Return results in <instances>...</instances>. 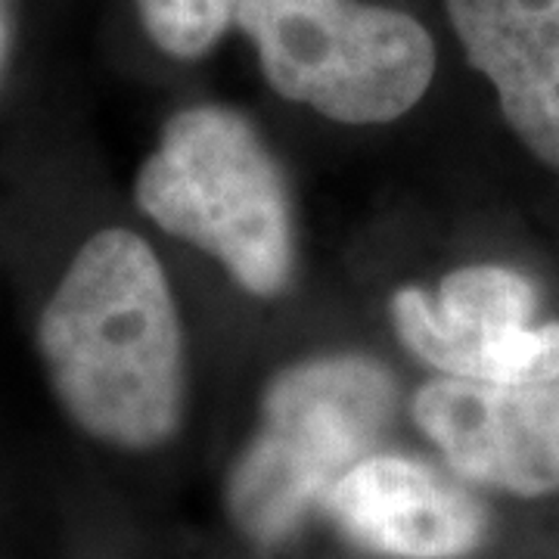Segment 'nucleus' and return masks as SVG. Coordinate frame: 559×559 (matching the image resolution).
Returning <instances> with one entry per match:
<instances>
[{
    "instance_id": "nucleus-1",
    "label": "nucleus",
    "mask_w": 559,
    "mask_h": 559,
    "mask_svg": "<svg viewBox=\"0 0 559 559\" xmlns=\"http://www.w3.org/2000/svg\"><path fill=\"white\" fill-rule=\"evenodd\" d=\"M38 352L84 436L150 451L178 432L183 333L159 259L134 230L106 227L75 252L40 311Z\"/></svg>"
},
{
    "instance_id": "nucleus-2",
    "label": "nucleus",
    "mask_w": 559,
    "mask_h": 559,
    "mask_svg": "<svg viewBox=\"0 0 559 559\" xmlns=\"http://www.w3.org/2000/svg\"><path fill=\"white\" fill-rule=\"evenodd\" d=\"M140 212L271 299L293 280V209L277 162L234 109L190 106L165 124L134 180Z\"/></svg>"
},
{
    "instance_id": "nucleus-3",
    "label": "nucleus",
    "mask_w": 559,
    "mask_h": 559,
    "mask_svg": "<svg viewBox=\"0 0 559 559\" xmlns=\"http://www.w3.org/2000/svg\"><path fill=\"white\" fill-rule=\"evenodd\" d=\"M395 407L392 377L360 355L301 360L267 385L255 439L227 481L246 538L280 544L370 454Z\"/></svg>"
},
{
    "instance_id": "nucleus-4",
    "label": "nucleus",
    "mask_w": 559,
    "mask_h": 559,
    "mask_svg": "<svg viewBox=\"0 0 559 559\" xmlns=\"http://www.w3.org/2000/svg\"><path fill=\"white\" fill-rule=\"evenodd\" d=\"M237 25L286 100L345 124L411 112L436 75V44L414 16L358 0H240Z\"/></svg>"
},
{
    "instance_id": "nucleus-5",
    "label": "nucleus",
    "mask_w": 559,
    "mask_h": 559,
    "mask_svg": "<svg viewBox=\"0 0 559 559\" xmlns=\"http://www.w3.org/2000/svg\"><path fill=\"white\" fill-rule=\"evenodd\" d=\"M538 286L503 264L457 267L439 293L404 286L392 320L404 348L441 377L479 382L559 380V323H535Z\"/></svg>"
},
{
    "instance_id": "nucleus-6",
    "label": "nucleus",
    "mask_w": 559,
    "mask_h": 559,
    "mask_svg": "<svg viewBox=\"0 0 559 559\" xmlns=\"http://www.w3.org/2000/svg\"><path fill=\"white\" fill-rule=\"evenodd\" d=\"M414 423L460 479L516 498L559 495V380L439 377L414 395Z\"/></svg>"
},
{
    "instance_id": "nucleus-7",
    "label": "nucleus",
    "mask_w": 559,
    "mask_h": 559,
    "mask_svg": "<svg viewBox=\"0 0 559 559\" xmlns=\"http://www.w3.org/2000/svg\"><path fill=\"white\" fill-rule=\"evenodd\" d=\"M360 547L399 559H460L488 535L485 507L457 479L404 454H367L326 495Z\"/></svg>"
},
{
    "instance_id": "nucleus-8",
    "label": "nucleus",
    "mask_w": 559,
    "mask_h": 559,
    "mask_svg": "<svg viewBox=\"0 0 559 559\" xmlns=\"http://www.w3.org/2000/svg\"><path fill=\"white\" fill-rule=\"evenodd\" d=\"M513 134L559 171V0H444Z\"/></svg>"
},
{
    "instance_id": "nucleus-9",
    "label": "nucleus",
    "mask_w": 559,
    "mask_h": 559,
    "mask_svg": "<svg viewBox=\"0 0 559 559\" xmlns=\"http://www.w3.org/2000/svg\"><path fill=\"white\" fill-rule=\"evenodd\" d=\"M134 7L143 32L162 53L197 60L237 25L240 0H134Z\"/></svg>"
}]
</instances>
